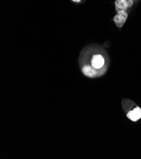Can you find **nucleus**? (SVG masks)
<instances>
[{
    "label": "nucleus",
    "mask_w": 141,
    "mask_h": 159,
    "mask_svg": "<svg viewBox=\"0 0 141 159\" xmlns=\"http://www.w3.org/2000/svg\"><path fill=\"white\" fill-rule=\"evenodd\" d=\"M90 63L91 64L87 65H91L92 67H93L94 69H96L97 71H98V72H99L100 70L103 69L105 67L106 59L104 58L103 55L97 53H94L92 56Z\"/></svg>",
    "instance_id": "1"
},
{
    "label": "nucleus",
    "mask_w": 141,
    "mask_h": 159,
    "mask_svg": "<svg viewBox=\"0 0 141 159\" xmlns=\"http://www.w3.org/2000/svg\"><path fill=\"white\" fill-rule=\"evenodd\" d=\"M128 18V14L126 11L118 12L113 18V21L119 28H122Z\"/></svg>",
    "instance_id": "2"
},
{
    "label": "nucleus",
    "mask_w": 141,
    "mask_h": 159,
    "mask_svg": "<svg viewBox=\"0 0 141 159\" xmlns=\"http://www.w3.org/2000/svg\"><path fill=\"white\" fill-rule=\"evenodd\" d=\"M82 72L83 74L89 77H95L98 74V71L90 65H85L82 67Z\"/></svg>",
    "instance_id": "3"
},
{
    "label": "nucleus",
    "mask_w": 141,
    "mask_h": 159,
    "mask_svg": "<svg viewBox=\"0 0 141 159\" xmlns=\"http://www.w3.org/2000/svg\"><path fill=\"white\" fill-rule=\"evenodd\" d=\"M127 117L133 122L139 121L141 118V108L139 107H136L132 110L128 112Z\"/></svg>",
    "instance_id": "4"
},
{
    "label": "nucleus",
    "mask_w": 141,
    "mask_h": 159,
    "mask_svg": "<svg viewBox=\"0 0 141 159\" xmlns=\"http://www.w3.org/2000/svg\"><path fill=\"white\" fill-rule=\"evenodd\" d=\"M114 5H115V10L117 13L120 11H127L129 8L128 0H115Z\"/></svg>",
    "instance_id": "5"
},
{
    "label": "nucleus",
    "mask_w": 141,
    "mask_h": 159,
    "mask_svg": "<svg viewBox=\"0 0 141 159\" xmlns=\"http://www.w3.org/2000/svg\"><path fill=\"white\" fill-rule=\"evenodd\" d=\"M72 1H73L74 2H77V3H79L81 0H72Z\"/></svg>",
    "instance_id": "6"
}]
</instances>
